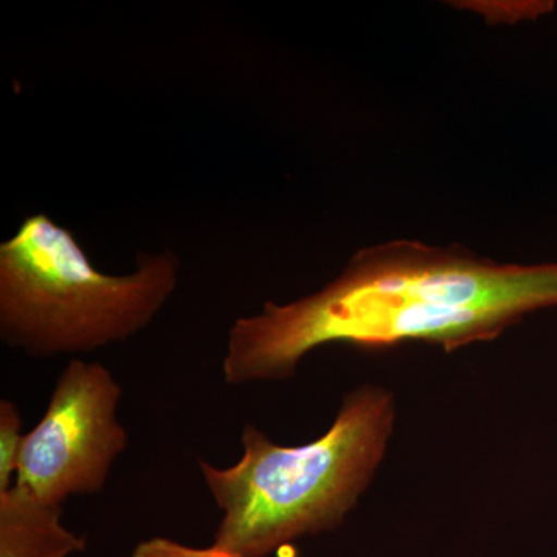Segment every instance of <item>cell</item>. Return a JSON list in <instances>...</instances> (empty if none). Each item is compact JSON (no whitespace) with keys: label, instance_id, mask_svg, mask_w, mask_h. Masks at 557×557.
I'll list each match as a JSON object with an SVG mask.
<instances>
[{"label":"cell","instance_id":"6da1fadb","mask_svg":"<svg viewBox=\"0 0 557 557\" xmlns=\"http://www.w3.org/2000/svg\"><path fill=\"white\" fill-rule=\"evenodd\" d=\"M557 307V263L518 265L457 247L395 240L351 256L324 288L263 304L234 321L223 357L230 386L293 379L314 348L428 343L446 351L493 341L534 311Z\"/></svg>","mask_w":557,"mask_h":557},{"label":"cell","instance_id":"7a4b0ae2","mask_svg":"<svg viewBox=\"0 0 557 557\" xmlns=\"http://www.w3.org/2000/svg\"><path fill=\"white\" fill-rule=\"evenodd\" d=\"M395 410L392 392L364 384L344 395L332 426L306 445H277L262 429L245 424L236 463L219 468L199 460L222 512L212 544L244 557H269L300 537L343 525L386 456Z\"/></svg>","mask_w":557,"mask_h":557},{"label":"cell","instance_id":"3957f363","mask_svg":"<svg viewBox=\"0 0 557 557\" xmlns=\"http://www.w3.org/2000/svg\"><path fill=\"white\" fill-rule=\"evenodd\" d=\"M172 249L138 252L137 269L101 273L69 230L28 215L0 245V341L35 359L75 357L148 327L177 289Z\"/></svg>","mask_w":557,"mask_h":557},{"label":"cell","instance_id":"277c9868","mask_svg":"<svg viewBox=\"0 0 557 557\" xmlns=\"http://www.w3.org/2000/svg\"><path fill=\"white\" fill-rule=\"evenodd\" d=\"M121 398L123 387L104 364L70 359L46 412L25 434L14 483L57 505L100 494L129 446L119 417Z\"/></svg>","mask_w":557,"mask_h":557},{"label":"cell","instance_id":"5b68a950","mask_svg":"<svg viewBox=\"0 0 557 557\" xmlns=\"http://www.w3.org/2000/svg\"><path fill=\"white\" fill-rule=\"evenodd\" d=\"M86 548V537L62 523V505L16 483L0 493V557H72Z\"/></svg>","mask_w":557,"mask_h":557},{"label":"cell","instance_id":"8992f818","mask_svg":"<svg viewBox=\"0 0 557 557\" xmlns=\"http://www.w3.org/2000/svg\"><path fill=\"white\" fill-rule=\"evenodd\" d=\"M20 406L3 398L0 401V493L14 485L20 469L25 434Z\"/></svg>","mask_w":557,"mask_h":557},{"label":"cell","instance_id":"52a82bcc","mask_svg":"<svg viewBox=\"0 0 557 557\" xmlns=\"http://www.w3.org/2000/svg\"><path fill=\"white\" fill-rule=\"evenodd\" d=\"M132 557H244L231 549L218 547L196 548L168 537H152L139 542Z\"/></svg>","mask_w":557,"mask_h":557}]
</instances>
